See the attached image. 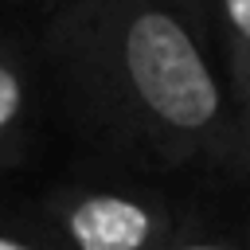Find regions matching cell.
<instances>
[{
  "label": "cell",
  "mask_w": 250,
  "mask_h": 250,
  "mask_svg": "<svg viewBox=\"0 0 250 250\" xmlns=\"http://www.w3.org/2000/svg\"><path fill=\"white\" fill-rule=\"evenodd\" d=\"M47 59L78 129L121 160L184 168L230 141L227 90L203 39L160 0H70Z\"/></svg>",
  "instance_id": "cell-1"
},
{
  "label": "cell",
  "mask_w": 250,
  "mask_h": 250,
  "mask_svg": "<svg viewBox=\"0 0 250 250\" xmlns=\"http://www.w3.org/2000/svg\"><path fill=\"white\" fill-rule=\"evenodd\" d=\"M164 250H234V246H227V242H176Z\"/></svg>",
  "instance_id": "cell-7"
},
{
  "label": "cell",
  "mask_w": 250,
  "mask_h": 250,
  "mask_svg": "<svg viewBox=\"0 0 250 250\" xmlns=\"http://www.w3.org/2000/svg\"><path fill=\"white\" fill-rule=\"evenodd\" d=\"M66 250H164L172 215L160 199L121 188H74L51 203Z\"/></svg>",
  "instance_id": "cell-2"
},
{
  "label": "cell",
  "mask_w": 250,
  "mask_h": 250,
  "mask_svg": "<svg viewBox=\"0 0 250 250\" xmlns=\"http://www.w3.org/2000/svg\"><path fill=\"white\" fill-rule=\"evenodd\" d=\"M160 4H168L199 39L211 35V0H160Z\"/></svg>",
  "instance_id": "cell-5"
},
{
  "label": "cell",
  "mask_w": 250,
  "mask_h": 250,
  "mask_svg": "<svg viewBox=\"0 0 250 250\" xmlns=\"http://www.w3.org/2000/svg\"><path fill=\"white\" fill-rule=\"evenodd\" d=\"M0 250H43V246L23 242V238H16V234H4V230H0Z\"/></svg>",
  "instance_id": "cell-8"
},
{
  "label": "cell",
  "mask_w": 250,
  "mask_h": 250,
  "mask_svg": "<svg viewBox=\"0 0 250 250\" xmlns=\"http://www.w3.org/2000/svg\"><path fill=\"white\" fill-rule=\"evenodd\" d=\"M211 27L215 43H223V55L230 62L234 94H250V0H211Z\"/></svg>",
  "instance_id": "cell-4"
},
{
  "label": "cell",
  "mask_w": 250,
  "mask_h": 250,
  "mask_svg": "<svg viewBox=\"0 0 250 250\" xmlns=\"http://www.w3.org/2000/svg\"><path fill=\"white\" fill-rule=\"evenodd\" d=\"M242 129H246V145H250V94L242 98Z\"/></svg>",
  "instance_id": "cell-9"
},
{
  "label": "cell",
  "mask_w": 250,
  "mask_h": 250,
  "mask_svg": "<svg viewBox=\"0 0 250 250\" xmlns=\"http://www.w3.org/2000/svg\"><path fill=\"white\" fill-rule=\"evenodd\" d=\"M4 4H16V8H47V12H59L62 4L70 0H4Z\"/></svg>",
  "instance_id": "cell-6"
},
{
  "label": "cell",
  "mask_w": 250,
  "mask_h": 250,
  "mask_svg": "<svg viewBox=\"0 0 250 250\" xmlns=\"http://www.w3.org/2000/svg\"><path fill=\"white\" fill-rule=\"evenodd\" d=\"M31 109V62L16 39H0V156L23 133Z\"/></svg>",
  "instance_id": "cell-3"
}]
</instances>
